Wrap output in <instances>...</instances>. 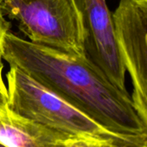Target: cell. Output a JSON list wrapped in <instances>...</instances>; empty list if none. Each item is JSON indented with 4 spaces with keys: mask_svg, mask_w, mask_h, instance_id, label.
I'll use <instances>...</instances> for the list:
<instances>
[{
    "mask_svg": "<svg viewBox=\"0 0 147 147\" xmlns=\"http://www.w3.org/2000/svg\"><path fill=\"white\" fill-rule=\"evenodd\" d=\"M0 147H5L4 145H2V144H0Z\"/></svg>",
    "mask_w": 147,
    "mask_h": 147,
    "instance_id": "7c38bea8",
    "label": "cell"
},
{
    "mask_svg": "<svg viewBox=\"0 0 147 147\" xmlns=\"http://www.w3.org/2000/svg\"><path fill=\"white\" fill-rule=\"evenodd\" d=\"M119 1H125V0H119Z\"/></svg>",
    "mask_w": 147,
    "mask_h": 147,
    "instance_id": "4fadbf2b",
    "label": "cell"
},
{
    "mask_svg": "<svg viewBox=\"0 0 147 147\" xmlns=\"http://www.w3.org/2000/svg\"><path fill=\"white\" fill-rule=\"evenodd\" d=\"M2 11L30 42L86 55L82 20L74 0H2Z\"/></svg>",
    "mask_w": 147,
    "mask_h": 147,
    "instance_id": "3957f363",
    "label": "cell"
},
{
    "mask_svg": "<svg viewBox=\"0 0 147 147\" xmlns=\"http://www.w3.org/2000/svg\"><path fill=\"white\" fill-rule=\"evenodd\" d=\"M3 58L111 134L138 143L147 138L131 96L114 85L86 55L68 54L8 32Z\"/></svg>",
    "mask_w": 147,
    "mask_h": 147,
    "instance_id": "6da1fadb",
    "label": "cell"
},
{
    "mask_svg": "<svg viewBox=\"0 0 147 147\" xmlns=\"http://www.w3.org/2000/svg\"><path fill=\"white\" fill-rule=\"evenodd\" d=\"M104 141L85 138H74L66 140L63 147H103Z\"/></svg>",
    "mask_w": 147,
    "mask_h": 147,
    "instance_id": "ba28073f",
    "label": "cell"
},
{
    "mask_svg": "<svg viewBox=\"0 0 147 147\" xmlns=\"http://www.w3.org/2000/svg\"><path fill=\"white\" fill-rule=\"evenodd\" d=\"M8 110V90L5 83L0 82V114L7 113Z\"/></svg>",
    "mask_w": 147,
    "mask_h": 147,
    "instance_id": "30bf717a",
    "label": "cell"
},
{
    "mask_svg": "<svg viewBox=\"0 0 147 147\" xmlns=\"http://www.w3.org/2000/svg\"><path fill=\"white\" fill-rule=\"evenodd\" d=\"M10 24L5 20L4 17V12L2 11V0H0V82L4 83L2 77V70H3V43L5 35L9 32Z\"/></svg>",
    "mask_w": 147,
    "mask_h": 147,
    "instance_id": "52a82bcc",
    "label": "cell"
},
{
    "mask_svg": "<svg viewBox=\"0 0 147 147\" xmlns=\"http://www.w3.org/2000/svg\"><path fill=\"white\" fill-rule=\"evenodd\" d=\"M7 81L8 108L14 114L67 139L85 138L104 141L114 136L18 67L11 66Z\"/></svg>",
    "mask_w": 147,
    "mask_h": 147,
    "instance_id": "7a4b0ae2",
    "label": "cell"
},
{
    "mask_svg": "<svg viewBox=\"0 0 147 147\" xmlns=\"http://www.w3.org/2000/svg\"><path fill=\"white\" fill-rule=\"evenodd\" d=\"M113 19L124 66L132 82V102L147 130V0L119 1Z\"/></svg>",
    "mask_w": 147,
    "mask_h": 147,
    "instance_id": "277c9868",
    "label": "cell"
},
{
    "mask_svg": "<svg viewBox=\"0 0 147 147\" xmlns=\"http://www.w3.org/2000/svg\"><path fill=\"white\" fill-rule=\"evenodd\" d=\"M143 144H144V147H147V138L144 141V143H143Z\"/></svg>",
    "mask_w": 147,
    "mask_h": 147,
    "instance_id": "8fae6325",
    "label": "cell"
},
{
    "mask_svg": "<svg viewBox=\"0 0 147 147\" xmlns=\"http://www.w3.org/2000/svg\"><path fill=\"white\" fill-rule=\"evenodd\" d=\"M61 134L8 110L0 114V144L5 147H63Z\"/></svg>",
    "mask_w": 147,
    "mask_h": 147,
    "instance_id": "8992f818",
    "label": "cell"
},
{
    "mask_svg": "<svg viewBox=\"0 0 147 147\" xmlns=\"http://www.w3.org/2000/svg\"><path fill=\"white\" fill-rule=\"evenodd\" d=\"M143 143L144 142L138 143L117 136H113L104 141L103 147H144Z\"/></svg>",
    "mask_w": 147,
    "mask_h": 147,
    "instance_id": "9c48e42d",
    "label": "cell"
},
{
    "mask_svg": "<svg viewBox=\"0 0 147 147\" xmlns=\"http://www.w3.org/2000/svg\"><path fill=\"white\" fill-rule=\"evenodd\" d=\"M80 11L86 56L117 87L125 86V68L119 51L113 15L106 0H74Z\"/></svg>",
    "mask_w": 147,
    "mask_h": 147,
    "instance_id": "5b68a950",
    "label": "cell"
}]
</instances>
